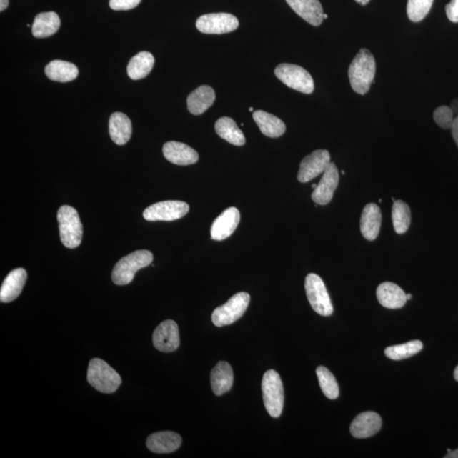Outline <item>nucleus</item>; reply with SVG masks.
<instances>
[{
  "mask_svg": "<svg viewBox=\"0 0 458 458\" xmlns=\"http://www.w3.org/2000/svg\"><path fill=\"white\" fill-rule=\"evenodd\" d=\"M376 71L373 54L367 49H360L349 67L348 75L354 91L362 95L369 91Z\"/></svg>",
  "mask_w": 458,
  "mask_h": 458,
  "instance_id": "f257e3e1",
  "label": "nucleus"
},
{
  "mask_svg": "<svg viewBox=\"0 0 458 458\" xmlns=\"http://www.w3.org/2000/svg\"><path fill=\"white\" fill-rule=\"evenodd\" d=\"M153 254L146 249L137 251L121 258L112 271L111 279L116 285H126L134 280L136 273L151 265Z\"/></svg>",
  "mask_w": 458,
  "mask_h": 458,
  "instance_id": "f03ea898",
  "label": "nucleus"
},
{
  "mask_svg": "<svg viewBox=\"0 0 458 458\" xmlns=\"http://www.w3.org/2000/svg\"><path fill=\"white\" fill-rule=\"evenodd\" d=\"M87 379L92 387L105 394L116 392L121 384L119 374L99 358L90 361Z\"/></svg>",
  "mask_w": 458,
  "mask_h": 458,
  "instance_id": "7ed1b4c3",
  "label": "nucleus"
},
{
  "mask_svg": "<svg viewBox=\"0 0 458 458\" xmlns=\"http://www.w3.org/2000/svg\"><path fill=\"white\" fill-rule=\"evenodd\" d=\"M61 240L66 248L79 247L83 239L84 228L78 211L74 207L63 206L57 214Z\"/></svg>",
  "mask_w": 458,
  "mask_h": 458,
  "instance_id": "20e7f679",
  "label": "nucleus"
},
{
  "mask_svg": "<svg viewBox=\"0 0 458 458\" xmlns=\"http://www.w3.org/2000/svg\"><path fill=\"white\" fill-rule=\"evenodd\" d=\"M263 402L267 412L273 418L282 414L284 392L282 380L275 370L267 371L262 381Z\"/></svg>",
  "mask_w": 458,
  "mask_h": 458,
  "instance_id": "39448f33",
  "label": "nucleus"
},
{
  "mask_svg": "<svg viewBox=\"0 0 458 458\" xmlns=\"http://www.w3.org/2000/svg\"><path fill=\"white\" fill-rule=\"evenodd\" d=\"M251 297L247 292H239L212 312L211 320L216 327H224L239 320L247 310Z\"/></svg>",
  "mask_w": 458,
  "mask_h": 458,
  "instance_id": "423d86ee",
  "label": "nucleus"
},
{
  "mask_svg": "<svg viewBox=\"0 0 458 458\" xmlns=\"http://www.w3.org/2000/svg\"><path fill=\"white\" fill-rule=\"evenodd\" d=\"M275 75L289 88L309 94L314 92V81L303 67L293 64H280L276 67Z\"/></svg>",
  "mask_w": 458,
  "mask_h": 458,
  "instance_id": "0eeeda50",
  "label": "nucleus"
},
{
  "mask_svg": "<svg viewBox=\"0 0 458 458\" xmlns=\"http://www.w3.org/2000/svg\"><path fill=\"white\" fill-rule=\"evenodd\" d=\"M308 302L317 314L328 317L333 314L334 308L323 279L319 275L310 274L305 280Z\"/></svg>",
  "mask_w": 458,
  "mask_h": 458,
  "instance_id": "6e6552de",
  "label": "nucleus"
},
{
  "mask_svg": "<svg viewBox=\"0 0 458 458\" xmlns=\"http://www.w3.org/2000/svg\"><path fill=\"white\" fill-rule=\"evenodd\" d=\"M187 203L179 201H166L154 204L144 211V219L149 221H171L182 219L188 214Z\"/></svg>",
  "mask_w": 458,
  "mask_h": 458,
  "instance_id": "1a4fd4ad",
  "label": "nucleus"
},
{
  "mask_svg": "<svg viewBox=\"0 0 458 458\" xmlns=\"http://www.w3.org/2000/svg\"><path fill=\"white\" fill-rule=\"evenodd\" d=\"M239 21L229 13H212L201 16L196 21L197 29L206 34H224L238 29Z\"/></svg>",
  "mask_w": 458,
  "mask_h": 458,
  "instance_id": "9d476101",
  "label": "nucleus"
},
{
  "mask_svg": "<svg viewBox=\"0 0 458 458\" xmlns=\"http://www.w3.org/2000/svg\"><path fill=\"white\" fill-rule=\"evenodd\" d=\"M330 154L325 149H317L303 159L299 170L297 179L302 184L310 182L311 180L324 174L330 164Z\"/></svg>",
  "mask_w": 458,
  "mask_h": 458,
  "instance_id": "9b49d317",
  "label": "nucleus"
},
{
  "mask_svg": "<svg viewBox=\"0 0 458 458\" xmlns=\"http://www.w3.org/2000/svg\"><path fill=\"white\" fill-rule=\"evenodd\" d=\"M153 344L158 351L166 353L175 352L180 344L179 326L176 322H162L153 334Z\"/></svg>",
  "mask_w": 458,
  "mask_h": 458,
  "instance_id": "f8f14e48",
  "label": "nucleus"
},
{
  "mask_svg": "<svg viewBox=\"0 0 458 458\" xmlns=\"http://www.w3.org/2000/svg\"><path fill=\"white\" fill-rule=\"evenodd\" d=\"M339 176L337 166L330 162L324 172L323 178L312 194V199L317 205L325 206L332 201L335 189L339 184Z\"/></svg>",
  "mask_w": 458,
  "mask_h": 458,
  "instance_id": "ddd939ff",
  "label": "nucleus"
},
{
  "mask_svg": "<svg viewBox=\"0 0 458 458\" xmlns=\"http://www.w3.org/2000/svg\"><path fill=\"white\" fill-rule=\"evenodd\" d=\"M239 221L240 213L237 208H228L213 223L211 229V239L221 242L229 238L237 229Z\"/></svg>",
  "mask_w": 458,
  "mask_h": 458,
  "instance_id": "4468645a",
  "label": "nucleus"
},
{
  "mask_svg": "<svg viewBox=\"0 0 458 458\" xmlns=\"http://www.w3.org/2000/svg\"><path fill=\"white\" fill-rule=\"evenodd\" d=\"M382 425L380 416L374 412H362L352 421L351 433L354 437L364 439L377 434Z\"/></svg>",
  "mask_w": 458,
  "mask_h": 458,
  "instance_id": "2eb2a0df",
  "label": "nucleus"
},
{
  "mask_svg": "<svg viewBox=\"0 0 458 458\" xmlns=\"http://www.w3.org/2000/svg\"><path fill=\"white\" fill-rule=\"evenodd\" d=\"M163 155L167 161L179 166L194 164L199 160L196 151L184 143L170 141L163 146Z\"/></svg>",
  "mask_w": 458,
  "mask_h": 458,
  "instance_id": "dca6fc26",
  "label": "nucleus"
},
{
  "mask_svg": "<svg viewBox=\"0 0 458 458\" xmlns=\"http://www.w3.org/2000/svg\"><path fill=\"white\" fill-rule=\"evenodd\" d=\"M292 10L308 24L319 26L324 21V10L319 0H287Z\"/></svg>",
  "mask_w": 458,
  "mask_h": 458,
  "instance_id": "f3484780",
  "label": "nucleus"
},
{
  "mask_svg": "<svg viewBox=\"0 0 458 458\" xmlns=\"http://www.w3.org/2000/svg\"><path fill=\"white\" fill-rule=\"evenodd\" d=\"M27 274L24 269H16L8 274L0 289V301L11 302L20 296L26 282Z\"/></svg>",
  "mask_w": 458,
  "mask_h": 458,
  "instance_id": "a211bd4d",
  "label": "nucleus"
},
{
  "mask_svg": "<svg viewBox=\"0 0 458 458\" xmlns=\"http://www.w3.org/2000/svg\"><path fill=\"white\" fill-rule=\"evenodd\" d=\"M146 445L149 451L165 454L178 450L182 445V438L175 432H158L149 435Z\"/></svg>",
  "mask_w": 458,
  "mask_h": 458,
  "instance_id": "6ab92c4d",
  "label": "nucleus"
},
{
  "mask_svg": "<svg viewBox=\"0 0 458 458\" xmlns=\"http://www.w3.org/2000/svg\"><path fill=\"white\" fill-rule=\"evenodd\" d=\"M381 221L382 216L379 207L374 203L367 205L362 211L360 221L362 236L369 242H373L379 234Z\"/></svg>",
  "mask_w": 458,
  "mask_h": 458,
  "instance_id": "aec40b11",
  "label": "nucleus"
},
{
  "mask_svg": "<svg viewBox=\"0 0 458 458\" xmlns=\"http://www.w3.org/2000/svg\"><path fill=\"white\" fill-rule=\"evenodd\" d=\"M234 383V372L229 362L221 361L211 374V384L213 393L216 396H223L230 391Z\"/></svg>",
  "mask_w": 458,
  "mask_h": 458,
  "instance_id": "412c9836",
  "label": "nucleus"
},
{
  "mask_svg": "<svg viewBox=\"0 0 458 458\" xmlns=\"http://www.w3.org/2000/svg\"><path fill=\"white\" fill-rule=\"evenodd\" d=\"M379 302L389 309H398L405 306L407 294L398 285L391 282L381 284L377 289Z\"/></svg>",
  "mask_w": 458,
  "mask_h": 458,
  "instance_id": "4be33fe9",
  "label": "nucleus"
},
{
  "mask_svg": "<svg viewBox=\"0 0 458 458\" xmlns=\"http://www.w3.org/2000/svg\"><path fill=\"white\" fill-rule=\"evenodd\" d=\"M216 94L210 86L203 85L189 95L188 109L193 115H201L215 102Z\"/></svg>",
  "mask_w": 458,
  "mask_h": 458,
  "instance_id": "5701e85b",
  "label": "nucleus"
},
{
  "mask_svg": "<svg viewBox=\"0 0 458 458\" xmlns=\"http://www.w3.org/2000/svg\"><path fill=\"white\" fill-rule=\"evenodd\" d=\"M109 131L112 141L115 144L124 145L128 143L133 131L129 116L121 112H115L109 121Z\"/></svg>",
  "mask_w": 458,
  "mask_h": 458,
  "instance_id": "b1692460",
  "label": "nucleus"
},
{
  "mask_svg": "<svg viewBox=\"0 0 458 458\" xmlns=\"http://www.w3.org/2000/svg\"><path fill=\"white\" fill-rule=\"evenodd\" d=\"M60 17L56 12L40 13L35 17L31 33L35 38L44 39L51 37L60 29Z\"/></svg>",
  "mask_w": 458,
  "mask_h": 458,
  "instance_id": "393cba45",
  "label": "nucleus"
},
{
  "mask_svg": "<svg viewBox=\"0 0 458 458\" xmlns=\"http://www.w3.org/2000/svg\"><path fill=\"white\" fill-rule=\"evenodd\" d=\"M253 119L259 126L262 133L269 138H279L287 130L282 120L266 111H256L253 113Z\"/></svg>",
  "mask_w": 458,
  "mask_h": 458,
  "instance_id": "a878e982",
  "label": "nucleus"
},
{
  "mask_svg": "<svg viewBox=\"0 0 458 458\" xmlns=\"http://www.w3.org/2000/svg\"><path fill=\"white\" fill-rule=\"evenodd\" d=\"M79 74L78 67L71 62L64 61H53L45 67V74L48 79L60 83L74 81L78 78Z\"/></svg>",
  "mask_w": 458,
  "mask_h": 458,
  "instance_id": "bb28decb",
  "label": "nucleus"
},
{
  "mask_svg": "<svg viewBox=\"0 0 458 458\" xmlns=\"http://www.w3.org/2000/svg\"><path fill=\"white\" fill-rule=\"evenodd\" d=\"M155 58L151 53L142 51L131 59L128 66V75L131 79L146 78L153 69Z\"/></svg>",
  "mask_w": 458,
  "mask_h": 458,
  "instance_id": "cd10ccee",
  "label": "nucleus"
},
{
  "mask_svg": "<svg viewBox=\"0 0 458 458\" xmlns=\"http://www.w3.org/2000/svg\"><path fill=\"white\" fill-rule=\"evenodd\" d=\"M215 130L221 139L236 146H243L246 144V137L243 131L238 128L232 118H220L216 122Z\"/></svg>",
  "mask_w": 458,
  "mask_h": 458,
  "instance_id": "c85d7f7f",
  "label": "nucleus"
},
{
  "mask_svg": "<svg viewBox=\"0 0 458 458\" xmlns=\"http://www.w3.org/2000/svg\"><path fill=\"white\" fill-rule=\"evenodd\" d=\"M392 221L397 234H403L407 232L411 224V211L407 204L402 201L394 202Z\"/></svg>",
  "mask_w": 458,
  "mask_h": 458,
  "instance_id": "c756f323",
  "label": "nucleus"
},
{
  "mask_svg": "<svg viewBox=\"0 0 458 458\" xmlns=\"http://www.w3.org/2000/svg\"><path fill=\"white\" fill-rule=\"evenodd\" d=\"M423 349V343L420 341H412L397 346L389 347L385 349L384 354L389 359L399 361L407 359L416 355Z\"/></svg>",
  "mask_w": 458,
  "mask_h": 458,
  "instance_id": "7c9ffc66",
  "label": "nucleus"
},
{
  "mask_svg": "<svg viewBox=\"0 0 458 458\" xmlns=\"http://www.w3.org/2000/svg\"><path fill=\"white\" fill-rule=\"evenodd\" d=\"M316 373L322 392H323L324 396L330 399V400H334V399L338 398L339 394V385L333 374L331 373L327 367L324 366L317 367Z\"/></svg>",
  "mask_w": 458,
  "mask_h": 458,
  "instance_id": "2f4dec72",
  "label": "nucleus"
},
{
  "mask_svg": "<svg viewBox=\"0 0 458 458\" xmlns=\"http://www.w3.org/2000/svg\"><path fill=\"white\" fill-rule=\"evenodd\" d=\"M434 0H408L407 12L412 21L419 22L424 19L432 10Z\"/></svg>",
  "mask_w": 458,
  "mask_h": 458,
  "instance_id": "473e14b6",
  "label": "nucleus"
},
{
  "mask_svg": "<svg viewBox=\"0 0 458 458\" xmlns=\"http://www.w3.org/2000/svg\"><path fill=\"white\" fill-rule=\"evenodd\" d=\"M434 120L439 126L444 129H451L455 116L450 106H439L434 111Z\"/></svg>",
  "mask_w": 458,
  "mask_h": 458,
  "instance_id": "72a5a7b5",
  "label": "nucleus"
},
{
  "mask_svg": "<svg viewBox=\"0 0 458 458\" xmlns=\"http://www.w3.org/2000/svg\"><path fill=\"white\" fill-rule=\"evenodd\" d=\"M141 0H110V7L114 11H129L137 7Z\"/></svg>",
  "mask_w": 458,
  "mask_h": 458,
  "instance_id": "f704fd0d",
  "label": "nucleus"
},
{
  "mask_svg": "<svg viewBox=\"0 0 458 458\" xmlns=\"http://www.w3.org/2000/svg\"><path fill=\"white\" fill-rule=\"evenodd\" d=\"M446 13L448 19L454 24L458 22V0H451L446 6Z\"/></svg>",
  "mask_w": 458,
  "mask_h": 458,
  "instance_id": "c9c22d12",
  "label": "nucleus"
},
{
  "mask_svg": "<svg viewBox=\"0 0 458 458\" xmlns=\"http://www.w3.org/2000/svg\"><path fill=\"white\" fill-rule=\"evenodd\" d=\"M451 129L453 139H454V141L458 147V116H457L454 119V121H453Z\"/></svg>",
  "mask_w": 458,
  "mask_h": 458,
  "instance_id": "e433bc0d",
  "label": "nucleus"
},
{
  "mask_svg": "<svg viewBox=\"0 0 458 458\" xmlns=\"http://www.w3.org/2000/svg\"><path fill=\"white\" fill-rule=\"evenodd\" d=\"M450 108L452 109L453 115H454L455 118L458 116V98L453 99L451 103Z\"/></svg>",
  "mask_w": 458,
  "mask_h": 458,
  "instance_id": "4c0bfd02",
  "label": "nucleus"
},
{
  "mask_svg": "<svg viewBox=\"0 0 458 458\" xmlns=\"http://www.w3.org/2000/svg\"><path fill=\"white\" fill-rule=\"evenodd\" d=\"M9 6V0H0V11H4Z\"/></svg>",
  "mask_w": 458,
  "mask_h": 458,
  "instance_id": "58836bf2",
  "label": "nucleus"
},
{
  "mask_svg": "<svg viewBox=\"0 0 458 458\" xmlns=\"http://www.w3.org/2000/svg\"><path fill=\"white\" fill-rule=\"evenodd\" d=\"M445 458H458V449L455 451H451L447 453V455L444 457Z\"/></svg>",
  "mask_w": 458,
  "mask_h": 458,
  "instance_id": "ea45409f",
  "label": "nucleus"
},
{
  "mask_svg": "<svg viewBox=\"0 0 458 458\" xmlns=\"http://www.w3.org/2000/svg\"><path fill=\"white\" fill-rule=\"evenodd\" d=\"M355 1L362 4V6H366V4L369 3L370 0H355Z\"/></svg>",
  "mask_w": 458,
  "mask_h": 458,
  "instance_id": "a19ab883",
  "label": "nucleus"
},
{
  "mask_svg": "<svg viewBox=\"0 0 458 458\" xmlns=\"http://www.w3.org/2000/svg\"><path fill=\"white\" fill-rule=\"evenodd\" d=\"M454 378L458 382V366L456 367V369L454 371Z\"/></svg>",
  "mask_w": 458,
  "mask_h": 458,
  "instance_id": "79ce46f5",
  "label": "nucleus"
},
{
  "mask_svg": "<svg viewBox=\"0 0 458 458\" xmlns=\"http://www.w3.org/2000/svg\"><path fill=\"white\" fill-rule=\"evenodd\" d=\"M412 299V294H407V300L410 301Z\"/></svg>",
  "mask_w": 458,
  "mask_h": 458,
  "instance_id": "37998d69",
  "label": "nucleus"
},
{
  "mask_svg": "<svg viewBox=\"0 0 458 458\" xmlns=\"http://www.w3.org/2000/svg\"><path fill=\"white\" fill-rule=\"evenodd\" d=\"M328 15L327 14H324V19H327Z\"/></svg>",
  "mask_w": 458,
  "mask_h": 458,
  "instance_id": "c03bdc74",
  "label": "nucleus"
},
{
  "mask_svg": "<svg viewBox=\"0 0 458 458\" xmlns=\"http://www.w3.org/2000/svg\"><path fill=\"white\" fill-rule=\"evenodd\" d=\"M312 189H316V187H317V184H312Z\"/></svg>",
  "mask_w": 458,
  "mask_h": 458,
  "instance_id": "a18cd8bd",
  "label": "nucleus"
},
{
  "mask_svg": "<svg viewBox=\"0 0 458 458\" xmlns=\"http://www.w3.org/2000/svg\"><path fill=\"white\" fill-rule=\"evenodd\" d=\"M249 111H253V108L252 107L249 108Z\"/></svg>",
  "mask_w": 458,
  "mask_h": 458,
  "instance_id": "49530a36",
  "label": "nucleus"
},
{
  "mask_svg": "<svg viewBox=\"0 0 458 458\" xmlns=\"http://www.w3.org/2000/svg\"><path fill=\"white\" fill-rule=\"evenodd\" d=\"M342 174H346V172H344V171H342Z\"/></svg>",
  "mask_w": 458,
  "mask_h": 458,
  "instance_id": "de8ad7c7",
  "label": "nucleus"
}]
</instances>
